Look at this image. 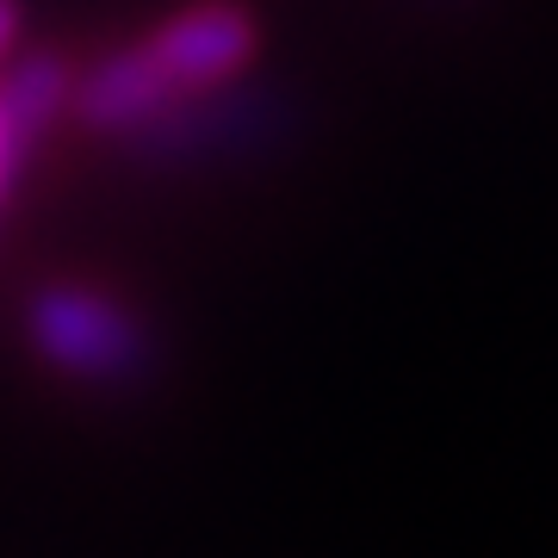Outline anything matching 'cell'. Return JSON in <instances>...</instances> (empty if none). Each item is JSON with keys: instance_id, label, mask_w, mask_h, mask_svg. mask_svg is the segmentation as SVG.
Masks as SVG:
<instances>
[{"instance_id": "6da1fadb", "label": "cell", "mask_w": 558, "mask_h": 558, "mask_svg": "<svg viewBox=\"0 0 558 558\" xmlns=\"http://www.w3.org/2000/svg\"><path fill=\"white\" fill-rule=\"evenodd\" d=\"M25 336L75 379H131L143 366V329L131 311L87 286H44L25 311Z\"/></svg>"}, {"instance_id": "7a4b0ae2", "label": "cell", "mask_w": 558, "mask_h": 558, "mask_svg": "<svg viewBox=\"0 0 558 558\" xmlns=\"http://www.w3.org/2000/svg\"><path fill=\"white\" fill-rule=\"evenodd\" d=\"M149 57L168 75L174 94H199V87H218L255 57V20L242 7H223V0H205V7H186L149 38Z\"/></svg>"}, {"instance_id": "3957f363", "label": "cell", "mask_w": 558, "mask_h": 558, "mask_svg": "<svg viewBox=\"0 0 558 558\" xmlns=\"http://www.w3.org/2000/svg\"><path fill=\"white\" fill-rule=\"evenodd\" d=\"M168 100H174V87L156 69L149 44H137V50H119L112 62L94 69V81L81 87V119L100 124V131H119V137H137L168 112Z\"/></svg>"}, {"instance_id": "277c9868", "label": "cell", "mask_w": 558, "mask_h": 558, "mask_svg": "<svg viewBox=\"0 0 558 558\" xmlns=\"http://www.w3.org/2000/svg\"><path fill=\"white\" fill-rule=\"evenodd\" d=\"M57 100H62V62H50V57H32V62H20L13 75L0 81V112L13 119V131H38L50 112H57Z\"/></svg>"}, {"instance_id": "5b68a950", "label": "cell", "mask_w": 558, "mask_h": 558, "mask_svg": "<svg viewBox=\"0 0 558 558\" xmlns=\"http://www.w3.org/2000/svg\"><path fill=\"white\" fill-rule=\"evenodd\" d=\"M13 143H20V131H13L7 112H0V186H7V168H13Z\"/></svg>"}, {"instance_id": "8992f818", "label": "cell", "mask_w": 558, "mask_h": 558, "mask_svg": "<svg viewBox=\"0 0 558 558\" xmlns=\"http://www.w3.org/2000/svg\"><path fill=\"white\" fill-rule=\"evenodd\" d=\"M7 38H13V0H0V50H7Z\"/></svg>"}]
</instances>
